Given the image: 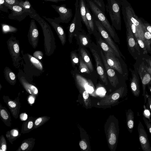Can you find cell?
<instances>
[{"label": "cell", "mask_w": 151, "mask_h": 151, "mask_svg": "<svg viewBox=\"0 0 151 151\" xmlns=\"http://www.w3.org/2000/svg\"><path fill=\"white\" fill-rule=\"evenodd\" d=\"M132 92L135 97L139 96L140 93L139 84V81L135 76H134L130 84Z\"/></svg>", "instance_id": "cell-28"}, {"label": "cell", "mask_w": 151, "mask_h": 151, "mask_svg": "<svg viewBox=\"0 0 151 151\" xmlns=\"http://www.w3.org/2000/svg\"><path fill=\"white\" fill-rule=\"evenodd\" d=\"M144 110L143 111V116L147 119L151 123V112L150 110L147 109L145 104L143 105Z\"/></svg>", "instance_id": "cell-38"}, {"label": "cell", "mask_w": 151, "mask_h": 151, "mask_svg": "<svg viewBox=\"0 0 151 151\" xmlns=\"http://www.w3.org/2000/svg\"><path fill=\"white\" fill-rule=\"evenodd\" d=\"M27 55L32 65L38 70H42V65L39 60L29 54H27Z\"/></svg>", "instance_id": "cell-33"}, {"label": "cell", "mask_w": 151, "mask_h": 151, "mask_svg": "<svg viewBox=\"0 0 151 151\" xmlns=\"http://www.w3.org/2000/svg\"><path fill=\"white\" fill-rule=\"evenodd\" d=\"M65 1V0H44L45 1H50L56 3L59 1Z\"/></svg>", "instance_id": "cell-53"}, {"label": "cell", "mask_w": 151, "mask_h": 151, "mask_svg": "<svg viewBox=\"0 0 151 151\" xmlns=\"http://www.w3.org/2000/svg\"><path fill=\"white\" fill-rule=\"evenodd\" d=\"M80 146L82 150H84L86 149L87 146L86 142L83 141H81L79 143Z\"/></svg>", "instance_id": "cell-49"}, {"label": "cell", "mask_w": 151, "mask_h": 151, "mask_svg": "<svg viewBox=\"0 0 151 151\" xmlns=\"http://www.w3.org/2000/svg\"><path fill=\"white\" fill-rule=\"evenodd\" d=\"M103 52L108 65L112 68L117 70L120 74H122L123 71L122 66L119 60L116 57L117 56L111 53Z\"/></svg>", "instance_id": "cell-16"}, {"label": "cell", "mask_w": 151, "mask_h": 151, "mask_svg": "<svg viewBox=\"0 0 151 151\" xmlns=\"http://www.w3.org/2000/svg\"><path fill=\"white\" fill-rule=\"evenodd\" d=\"M148 87L150 92L151 93V86H149Z\"/></svg>", "instance_id": "cell-54"}, {"label": "cell", "mask_w": 151, "mask_h": 151, "mask_svg": "<svg viewBox=\"0 0 151 151\" xmlns=\"http://www.w3.org/2000/svg\"><path fill=\"white\" fill-rule=\"evenodd\" d=\"M79 0H76L75 4V12L72 21L68 27V40L70 44L72 43L73 38L75 34L82 30V19L81 15L79 6Z\"/></svg>", "instance_id": "cell-4"}, {"label": "cell", "mask_w": 151, "mask_h": 151, "mask_svg": "<svg viewBox=\"0 0 151 151\" xmlns=\"http://www.w3.org/2000/svg\"><path fill=\"white\" fill-rule=\"evenodd\" d=\"M33 56L38 60H41L43 56V53L40 51H36L33 54Z\"/></svg>", "instance_id": "cell-42"}, {"label": "cell", "mask_w": 151, "mask_h": 151, "mask_svg": "<svg viewBox=\"0 0 151 151\" xmlns=\"http://www.w3.org/2000/svg\"><path fill=\"white\" fill-rule=\"evenodd\" d=\"M121 5L120 0H107L105 5L106 10L109 14L112 25L117 30L121 29Z\"/></svg>", "instance_id": "cell-3"}, {"label": "cell", "mask_w": 151, "mask_h": 151, "mask_svg": "<svg viewBox=\"0 0 151 151\" xmlns=\"http://www.w3.org/2000/svg\"><path fill=\"white\" fill-rule=\"evenodd\" d=\"M6 137L9 142L12 144L13 142L21 135L18 128H14L7 131Z\"/></svg>", "instance_id": "cell-27"}, {"label": "cell", "mask_w": 151, "mask_h": 151, "mask_svg": "<svg viewBox=\"0 0 151 151\" xmlns=\"http://www.w3.org/2000/svg\"><path fill=\"white\" fill-rule=\"evenodd\" d=\"M137 130L139 141L142 150L144 151H151V147L147 134L144 126L140 121L138 124Z\"/></svg>", "instance_id": "cell-11"}, {"label": "cell", "mask_w": 151, "mask_h": 151, "mask_svg": "<svg viewBox=\"0 0 151 151\" xmlns=\"http://www.w3.org/2000/svg\"><path fill=\"white\" fill-rule=\"evenodd\" d=\"M125 24L127 28V40L128 47L130 50L133 53L134 52L135 48L137 50V46L136 45L137 44L136 43L134 37L129 25L126 23Z\"/></svg>", "instance_id": "cell-20"}, {"label": "cell", "mask_w": 151, "mask_h": 151, "mask_svg": "<svg viewBox=\"0 0 151 151\" xmlns=\"http://www.w3.org/2000/svg\"><path fill=\"white\" fill-rule=\"evenodd\" d=\"M106 93L105 89L103 88H100L98 89L96 91V93L99 95L102 96L105 95Z\"/></svg>", "instance_id": "cell-47"}, {"label": "cell", "mask_w": 151, "mask_h": 151, "mask_svg": "<svg viewBox=\"0 0 151 151\" xmlns=\"http://www.w3.org/2000/svg\"><path fill=\"white\" fill-rule=\"evenodd\" d=\"M100 52L107 77L111 83L113 85H115L118 82L117 76L114 69L111 68L107 64L102 50H101Z\"/></svg>", "instance_id": "cell-15"}, {"label": "cell", "mask_w": 151, "mask_h": 151, "mask_svg": "<svg viewBox=\"0 0 151 151\" xmlns=\"http://www.w3.org/2000/svg\"><path fill=\"white\" fill-rule=\"evenodd\" d=\"M83 96L84 99H87L89 96L88 93L86 91H84L83 93Z\"/></svg>", "instance_id": "cell-52"}, {"label": "cell", "mask_w": 151, "mask_h": 151, "mask_svg": "<svg viewBox=\"0 0 151 151\" xmlns=\"http://www.w3.org/2000/svg\"><path fill=\"white\" fill-rule=\"evenodd\" d=\"M92 16L96 29L103 39L116 53L118 57H120L121 56L123 57L117 45L116 44L108 32L98 20L95 15L92 14Z\"/></svg>", "instance_id": "cell-5"}, {"label": "cell", "mask_w": 151, "mask_h": 151, "mask_svg": "<svg viewBox=\"0 0 151 151\" xmlns=\"http://www.w3.org/2000/svg\"><path fill=\"white\" fill-rule=\"evenodd\" d=\"M0 90H1V88L2 87L1 85V84H0Z\"/></svg>", "instance_id": "cell-56"}, {"label": "cell", "mask_w": 151, "mask_h": 151, "mask_svg": "<svg viewBox=\"0 0 151 151\" xmlns=\"http://www.w3.org/2000/svg\"><path fill=\"white\" fill-rule=\"evenodd\" d=\"M104 14H105V5L103 0H91Z\"/></svg>", "instance_id": "cell-36"}, {"label": "cell", "mask_w": 151, "mask_h": 151, "mask_svg": "<svg viewBox=\"0 0 151 151\" xmlns=\"http://www.w3.org/2000/svg\"><path fill=\"white\" fill-rule=\"evenodd\" d=\"M36 97L34 96L30 95L27 98V101L30 104H32L34 103Z\"/></svg>", "instance_id": "cell-46"}, {"label": "cell", "mask_w": 151, "mask_h": 151, "mask_svg": "<svg viewBox=\"0 0 151 151\" xmlns=\"http://www.w3.org/2000/svg\"><path fill=\"white\" fill-rule=\"evenodd\" d=\"M35 119L36 118L33 116L29 117L24 122L21 127V132L22 134L29 133L33 130Z\"/></svg>", "instance_id": "cell-24"}, {"label": "cell", "mask_w": 151, "mask_h": 151, "mask_svg": "<svg viewBox=\"0 0 151 151\" xmlns=\"http://www.w3.org/2000/svg\"><path fill=\"white\" fill-rule=\"evenodd\" d=\"M19 0V3L18 5L22 7L25 11L29 13L30 14L29 15L36 13V11L32 6L29 0H26L25 1L23 0Z\"/></svg>", "instance_id": "cell-30"}, {"label": "cell", "mask_w": 151, "mask_h": 151, "mask_svg": "<svg viewBox=\"0 0 151 151\" xmlns=\"http://www.w3.org/2000/svg\"><path fill=\"white\" fill-rule=\"evenodd\" d=\"M50 6L59 15L58 17H55L54 19L56 22L59 24L68 23L70 21L73 16L72 9L66 7L65 4L60 6L55 5Z\"/></svg>", "instance_id": "cell-7"}, {"label": "cell", "mask_w": 151, "mask_h": 151, "mask_svg": "<svg viewBox=\"0 0 151 151\" xmlns=\"http://www.w3.org/2000/svg\"><path fill=\"white\" fill-rule=\"evenodd\" d=\"M19 119L21 121L26 120L28 117L27 114L26 113H22L19 115Z\"/></svg>", "instance_id": "cell-48"}, {"label": "cell", "mask_w": 151, "mask_h": 151, "mask_svg": "<svg viewBox=\"0 0 151 151\" xmlns=\"http://www.w3.org/2000/svg\"><path fill=\"white\" fill-rule=\"evenodd\" d=\"M6 6L11 10V13L8 15L9 19L17 20L20 22L24 19L30 14L27 12L20 6L16 5L10 6L6 4Z\"/></svg>", "instance_id": "cell-10"}, {"label": "cell", "mask_w": 151, "mask_h": 151, "mask_svg": "<svg viewBox=\"0 0 151 151\" xmlns=\"http://www.w3.org/2000/svg\"><path fill=\"white\" fill-rule=\"evenodd\" d=\"M70 58L72 65L73 68H75L76 65L79 64V57L78 56L76 51L75 50L72 51L70 53Z\"/></svg>", "instance_id": "cell-35"}, {"label": "cell", "mask_w": 151, "mask_h": 151, "mask_svg": "<svg viewBox=\"0 0 151 151\" xmlns=\"http://www.w3.org/2000/svg\"><path fill=\"white\" fill-rule=\"evenodd\" d=\"M6 42L8 48L12 59L13 64L16 68H18L20 66L19 62L22 59L20 56L19 41L15 37H12Z\"/></svg>", "instance_id": "cell-6"}, {"label": "cell", "mask_w": 151, "mask_h": 151, "mask_svg": "<svg viewBox=\"0 0 151 151\" xmlns=\"http://www.w3.org/2000/svg\"><path fill=\"white\" fill-rule=\"evenodd\" d=\"M116 138L115 135L114 133H111L109 139V141L111 145H114L116 142Z\"/></svg>", "instance_id": "cell-45"}, {"label": "cell", "mask_w": 151, "mask_h": 151, "mask_svg": "<svg viewBox=\"0 0 151 151\" xmlns=\"http://www.w3.org/2000/svg\"><path fill=\"white\" fill-rule=\"evenodd\" d=\"M18 79L22 87L30 95L37 97L38 95V90L34 85L29 83L23 76H19Z\"/></svg>", "instance_id": "cell-17"}, {"label": "cell", "mask_w": 151, "mask_h": 151, "mask_svg": "<svg viewBox=\"0 0 151 151\" xmlns=\"http://www.w3.org/2000/svg\"><path fill=\"white\" fill-rule=\"evenodd\" d=\"M94 37H95L97 43L98 44L102 49L103 51L111 53L118 57L116 53L103 39L99 32L94 36Z\"/></svg>", "instance_id": "cell-18"}, {"label": "cell", "mask_w": 151, "mask_h": 151, "mask_svg": "<svg viewBox=\"0 0 151 151\" xmlns=\"http://www.w3.org/2000/svg\"><path fill=\"white\" fill-rule=\"evenodd\" d=\"M143 119L148 131L151 135V123L144 116L143 117Z\"/></svg>", "instance_id": "cell-43"}, {"label": "cell", "mask_w": 151, "mask_h": 151, "mask_svg": "<svg viewBox=\"0 0 151 151\" xmlns=\"http://www.w3.org/2000/svg\"><path fill=\"white\" fill-rule=\"evenodd\" d=\"M27 37L30 45L33 48H36L38 43L39 33L35 21L33 19L30 22Z\"/></svg>", "instance_id": "cell-12"}, {"label": "cell", "mask_w": 151, "mask_h": 151, "mask_svg": "<svg viewBox=\"0 0 151 151\" xmlns=\"http://www.w3.org/2000/svg\"><path fill=\"white\" fill-rule=\"evenodd\" d=\"M35 19L40 25L44 36V46L45 55L50 56L56 48L55 39L53 33L49 25L36 13L29 16Z\"/></svg>", "instance_id": "cell-1"}, {"label": "cell", "mask_w": 151, "mask_h": 151, "mask_svg": "<svg viewBox=\"0 0 151 151\" xmlns=\"http://www.w3.org/2000/svg\"><path fill=\"white\" fill-rule=\"evenodd\" d=\"M87 4L102 24L110 34L114 41L119 44V38L114 27L111 25L104 14L91 0H86Z\"/></svg>", "instance_id": "cell-2"}, {"label": "cell", "mask_w": 151, "mask_h": 151, "mask_svg": "<svg viewBox=\"0 0 151 151\" xmlns=\"http://www.w3.org/2000/svg\"><path fill=\"white\" fill-rule=\"evenodd\" d=\"M7 143L5 137L1 135L0 137V151H6L7 150Z\"/></svg>", "instance_id": "cell-37"}, {"label": "cell", "mask_w": 151, "mask_h": 151, "mask_svg": "<svg viewBox=\"0 0 151 151\" xmlns=\"http://www.w3.org/2000/svg\"><path fill=\"white\" fill-rule=\"evenodd\" d=\"M146 96L147 100L146 107L151 112V96L148 94L147 92H146Z\"/></svg>", "instance_id": "cell-41"}, {"label": "cell", "mask_w": 151, "mask_h": 151, "mask_svg": "<svg viewBox=\"0 0 151 151\" xmlns=\"http://www.w3.org/2000/svg\"><path fill=\"white\" fill-rule=\"evenodd\" d=\"M86 0H79V6L82 21L86 26L88 33L91 35L93 33L86 17Z\"/></svg>", "instance_id": "cell-19"}, {"label": "cell", "mask_w": 151, "mask_h": 151, "mask_svg": "<svg viewBox=\"0 0 151 151\" xmlns=\"http://www.w3.org/2000/svg\"><path fill=\"white\" fill-rule=\"evenodd\" d=\"M127 124L128 130L130 133L132 132L134 127V116L133 111L129 109L127 113Z\"/></svg>", "instance_id": "cell-29"}, {"label": "cell", "mask_w": 151, "mask_h": 151, "mask_svg": "<svg viewBox=\"0 0 151 151\" xmlns=\"http://www.w3.org/2000/svg\"><path fill=\"white\" fill-rule=\"evenodd\" d=\"M50 118V117L44 116L36 118L33 128V130L37 128L47 122Z\"/></svg>", "instance_id": "cell-31"}, {"label": "cell", "mask_w": 151, "mask_h": 151, "mask_svg": "<svg viewBox=\"0 0 151 151\" xmlns=\"http://www.w3.org/2000/svg\"><path fill=\"white\" fill-rule=\"evenodd\" d=\"M42 17L47 21L53 27L60 39L61 44L63 46L66 41V35L62 26L56 22L54 19Z\"/></svg>", "instance_id": "cell-14"}, {"label": "cell", "mask_w": 151, "mask_h": 151, "mask_svg": "<svg viewBox=\"0 0 151 151\" xmlns=\"http://www.w3.org/2000/svg\"><path fill=\"white\" fill-rule=\"evenodd\" d=\"M0 117L1 119L7 126L11 127L12 122L10 113L6 107L0 103Z\"/></svg>", "instance_id": "cell-21"}, {"label": "cell", "mask_w": 151, "mask_h": 151, "mask_svg": "<svg viewBox=\"0 0 151 151\" xmlns=\"http://www.w3.org/2000/svg\"><path fill=\"white\" fill-rule=\"evenodd\" d=\"M9 8L6 6L4 0H0V10L7 13Z\"/></svg>", "instance_id": "cell-39"}, {"label": "cell", "mask_w": 151, "mask_h": 151, "mask_svg": "<svg viewBox=\"0 0 151 151\" xmlns=\"http://www.w3.org/2000/svg\"><path fill=\"white\" fill-rule=\"evenodd\" d=\"M86 17L89 27L91 29L93 34L95 36L98 32L97 30L92 16V14L91 12L90 9L87 5H86Z\"/></svg>", "instance_id": "cell-26"}, {"label": "cell", "mask_w": 151, "mask_h": 151, "mask_svg": "<svg viewBox=\"0 0 151 151\" xmlns=\"http://www.w3.org/2000/svg\"><path fill=\"white\" fill-rule=\"evenodd\" d=\"M74 37L79 47L89 48L92 45L90 35L87 33L83 29L78 32Z\"/></svg>", "instance_id": "cell-13"}, {"label": "cell", "mask_w": 151, "mask_h": 151, "mask_svg": "<svg viewBox=\"0 0 151 151\" xmlns=\"http://www.w3.org/2000/svg\"><path fill=\"white\" fill-rule=\"evenodd\" d=\"M145 27L146 29L151 34V26L146 24L145 25Z\"/></svg>", "instance_id": "cell-51"}, {"label": "cell", "mask_w": 151, "mask_h": 151, "mask_svg": "<svg viewBox=\"0 0 151 151\" xmlns=\"http://www.w3.org/2000/svg\"><path fill=\"white\" fill-rule=\"evenodd\" d=\"M2 32L4 34L9 33H15L18 30L17 28L5 24H1Z\"/></svg>", "instance_id": "cell-34"}, {"label": "cell", "mask_w": 151, "mask_h": 151, "mask_svg": "<svg viewBox=\"0 0 151 151\" xmlns=\"http://www.w3.org/2000/svg\"><path fill=\"white\" fill-rule=\"evenodd\" d=\"M36 139L33 137L24 140L16 151H31L34 147Z\"/></svg>", "instance_id": "cell-22"}, {"label": "cell", "mask_w": 151, "mask_h": 151, "mask_svg": "<svg viewBox=\"0 0 151 151\" xmlns=\"http://www.w3.org/2000/svg\"><path fill=\"white\" fill-rule=\"evenodd\" d=\"M78 70L79 72L83 73L90 74L91 71L88 66L84 62L81 57L79 56V64Z\"/></svg>", "instance_id": "cell-32"}, {"label": "cell", "mask_w": 151, "mask_h": 151, "mask_svg": "<svg viewBox=\"0 0 151 151\" xmlns=\"http://www.w3.org/2000/svg\"><path fill=\"white\" fill-rule=\"evenodd\" d=\"M120 97V94L117 93L114 94L112 96V99L114 100H116L118 99Z\"/></svg>", "instance_id": "cell-50"}, {"label": "cell", "mask_w": 151, "mask_h": 151, "mask_svg": "<svg viewBox=\"0 0 151 151\" xmlns=\"http://www.w3.org/2000/svg\"><path fill=\"white\" fill-rule=\"evenodd\" d=\"M149 63L151 67V61L150 60V61L149 62Z\"/></svg>", "instance_id": "cell-55"}, {"label": "cell", "mask_w": 151, "mask_h": 151, "mask_svg": "<svg viewBox=\"0 0 151 151\" xmlns=\"http://www.w3.org/2000/svg\"><path fill=\"white\" fill-rule=\"evenodd\" d=\"M4 73L6 81L11 85H15L17 82V77L14 73L7 67L5 68Z\"/></svg>", "instance_id": "cell-25"}, {"label": "cell", "mask_w": 151, "mask_h": 151, "mask_svg": "<svg viewBox=\"0 0 151 151\" xmlns=\"http://www.w3.org/2000/svg\"><path fill=\"white\" fill-rule=\"evenodd\" d=\"M6 4L10 6L18 5L19 3V0H4Z\"/></svg>", "instance_id": "cell-44"}, {"label": "cell", "mask_w": 151, "mask_h": 151, "mask_svg": "<svg viewBox=\"0 0 151 151\" xmlns=\"http://www.w3.org/2000/svg\"><path fill=\"white\" fill-rule=\"evenodd\" d=\"M94 47V43L89 47L96 62V70L100 78L105 83L107 82V76L105 70L102 63L100 56L96 49Z\"/></svg>", "instance_id": "cell-8"}, {"label": "cell", "mask_w": 151, "mask_h": 151, "mask_svg": "<svg viewBox=\"0 0 151 151\" xmlns=\"http://www.w3.org/2000/svg\"><path fill=\"white\" fill-rule=\"evenodd\" d=\"M78 51L79 55L81 57L84 62L88 66L91 72H93L94 70L93 66L91 60L85 48L79 47Z\"/></svg>", "instance_id": "cell-23"}, {"label": "cell", "mask_w": 151, "mask_h": 151, "mask_svg": "<svg viewBox=\"0 0 151 151\" xmlns=\"http://www.w3.org/2000/svg\"><path fill=\"white\" fill-rule=\"evenodd\" d=\"M136 40L141 48L145 51L147 52V46L145 43L141 39L139 38H137Z\"/></svg>", "instance_id": "cell-40"}, {"label": "cell", "mask_w": 151, "mask_h": 151, "mask_svg": "<svg viewBox=\"0 0 151 151\" xmlns=\"http://www.w3.org/2000/svg\"><path fill=\"white\" fill-rule=\"evenodd\" d=\"M20 95V93L19 92L17 96L14 100L10 99L7 96L4 95L2 97L4 102L7 105L13 117L16 119L19 117L21 107L19 101Z\"/></svg>", "instance_id": "cell-9"}]
</instances>
